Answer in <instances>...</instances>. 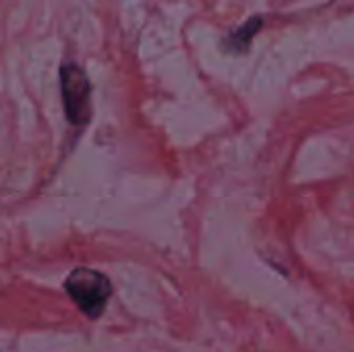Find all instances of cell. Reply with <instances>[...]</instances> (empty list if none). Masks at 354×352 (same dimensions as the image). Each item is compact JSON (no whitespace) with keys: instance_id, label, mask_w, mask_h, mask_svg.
<instances>
[{"instance_id":"1","label":"cell","mask_w":354,"mask_h":352,"mask_svg":"<svg viewBox=\"0 0 354 352\" xmlns=\"http://www.w3.org/2000/svg\"><path fill=\"white\" fill-rule=\"evenodd\" d=\"M64 290L75 301V305L91 319L100 317L112 295L110 280L95 270L75 268L64 280Z\"/></svg>"},{"instance_id":"2","label":"cell","mask_w":354,"mask_h":352,"mask_svg":"<svg viewBox=\"0 0 354 352\" xmlns=\"http://www.w3.org/2000/svg\"><path fill=\"white\" fill-rule=\"evenodd\" d=\"M60 91L68 122L75 127L87 124L91 116V85L79 64L64 62L60 66Z\"/></svg>"},{"instance_id":"3","label":"cell","mask_w":354,"mask_h":352,"mask_svg":"<svg viewBox=\"0 0 354 352\" xmlns=\"http://www.w3.org/2000/svg\"><path fill=\"white\" fill-rule=\"evenodd\" d=\"M263 27V17H251L247 19L241 27H236L234 31H230L226 37H224V48L232 54H245L249 48H251V41L253 37L259 33V29Z\"/></svg>"}]
</instances>
